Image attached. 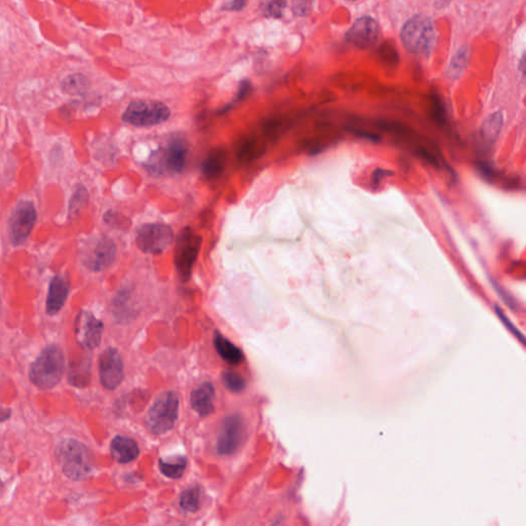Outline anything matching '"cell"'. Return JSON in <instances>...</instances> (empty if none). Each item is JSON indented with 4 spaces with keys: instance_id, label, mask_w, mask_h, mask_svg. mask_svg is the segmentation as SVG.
<instances>
[{
    "instance_id": "obj_34",
    "label": "cell",
    "mask_w": 526,
    "mask_h": 526,
    "mask_svg": "<svg viewBox=\"0 0 526 526\" xmlns=\"http://www.w3.org/2000/svg\"><path fill=\"white\" fill-rule=\"evenodd\" d=\"M433 112H434L435 117L438 119L439 121H444V108H443L442 102L438 97L435 96L433 98Z\"/></svg>"
},
{
    "instance_id": "obj_37",
    "label": "cell",
    "mask_w": 526,
    "mask_h": 526,
    "mask_svg": "<svg viewBox=\"0 0 526 526\" xmlns=\"http://www.w3.org/2000/svg\"><path fill=\"white\" fill-rule=\"evenodd\" d=\"M12 416V410L10 408L0 405V422H6Z\"/></svg>"
},
{
    "instance_id": "obj_18",
    "label": "cell",
    "mask_w": 526,
    "mask_h": 526,
    "mask_svg": "<svg viewBox=\"0 0 526 526\" xmlns=\"http://www.w3.org/2000/svg\"><path fill=\"white\" fill-rule=\"evenodd\" d=\"M92 375V360L88 356L80 357L70 363L68 381L76 387H88Z\"/></svg>"
},
{
    "instance_id": "obj_5",
    "label": "cell",
    "mask_w": 526,
    "mask_h": 526,
    "mask_svg": "<svg viewBox=\"0 0 526 526\" xmlns=\"http://www.w3.org/2000/svg\"><path fill=\"white\" fill-rule=\"evenodd\" d=\"M179 416V397L175 392L160 394L154 399L146 416V426L156 435L172 430Z\"/></svg>"
},
{
    "instance_id": "obj_26",
    "label": "cell",
    "mask_w": 526,
    "mask_h": 526,
    "mask_svg": "<svg viewBox=\"0 0 526 526\" xmlns=\"http://www.w3.org/2000/svg\"><path fill=\"white\" fill-rule=\"evenodd\" d=\"M180 506L185 512H197L200 508V488L198 486L187 488L180 497Z\"/></svg>"
},
{
    "instance_id": "obj_2",
    "label": "cell",
    "mask_w": 526,
    "mask_h": 526,
    "mask_svg": "<svg viewBox=\"0 0 526 526\" xmlns=\"http://www.w3.org/2000/svg\"><path fill=\"white\" fill-rule=\"evenodd\" d=\"M65 373V357L57 344H49L31 364L29 377L31 383L40 390L56 387Z\"/></svg>"
},
{
    "instance_id": "obj_8",
    "label": "cell",
    "mask_w": 526,
    "mask_h": 526,
    "mask_svg": "<svg viewBox=\"0 0 526 526\" xmlns=\"http://www.w3.org/2000/svg\"><path fill=\"white\" fill-rule=\"evenodd\" d=\"M117 257V245L107 236H97L84 244L82 263L91 272H98L110 267Z\"/></svg>"
},
{
    "instance_id": "obj_23",
    "label": "cell",
    "mask_w": 526,
    "mask_h": 526,
    "mask_svg": "<svg viewBox=\"0 0 526 526\" xmlns=\"http://www.w3.org/2000/svg\"><path fill=\"white\" fill-rule=\"evenodd\" d=\"M88 88L90 80L82 73L70 74L64 77L61 82L62 91L71 96H82L88 92Z\"/></svg>"
},
{
    "instance_id": "obj_25",
    "label": "cell",
    "mask_w": 526,
    "mask_h": 526,
    "mask_svg": "<svg viewBox=\"0 0 526 526\" xmlns=\"http://www.w3.org/2000/svg\"><path fill=\"white\" fill-rule=\"evenodd\" d=\"M261 152V146L255 138L247 137L242 139L241 143L238 145V158L242 162H249L253 158H259Z\"/></svg>"
},
{
    "instance_id": "obj_7",
    "label": "cell",
    "mask_w": 526,
    "mask_h": 526,
    "mask_svg": "<svg viewBox=\"0 0 526 526\" xmlns=\"http://www.w3.org/2000/svg\"><path fill=\"white\" fill-rule=\"evenodd\" d=\"M171 110L160 101L137 100L130 103L123 115V121L135 127H154L168 121Z\"/></svg>"
},
{
    "instance_id": "obj_19",
    "label": "cell",
    "mask_w": 526,
    "mask_h": 526,
    "mask_svg": "<svg viewBox=\"0 0 526 526\" xmlns=\"http://www.w3.org/2000/svg\"><path fill=\"white\" fill-rule=\"evenodd\" d=\"M226 167V152L222 148L210 150L202 163V173L210 180L219 178Z\"/></svg>"
},
{
    "instance_id": "obj_32",
    "label": "cell",
    "mask_w": 526,
    "mask_h": 526,
    "mask_svg": "<svg viewBox=\"0 0 526 526\" xmlns=\"http://www.w3.org/2000/svg\"><path fill=\"white\" fill-rule=\"evenodd\" d=\"M494 309H496L497 315H499V318H500L501 320H502L503 323L505 324V326H506L507 328H508V330H510L511 332H512L513 334H514L515 336H516L517 338H518L519 340H521V344L525 346V336L523 335V334L521 333V332L518 331V329H516V327H515L514 325H513L512 323H511L510 320L508 319V318L505 315V313H503L502 309H500V307H498V305H496V307H494Z\"/></svg>"
},
{
    "instance_id": "obj_11",
    "label": "cell",
    "mask_w": 526,
    "mask_h": 526,
    "mask_svg": "<svg viewBox=\"0 0 526 526\" xmlns=\"http://www.w3.org/2000/svg\"><path fill=\"white\" fill-rule=\"evenodd\" d=\"M104 325L88 311H80L75 319L74 332L78 344L88 350L98 348L102 339Z\"/></svg>"
},
{
    "instance_id": "obj_12",
    "label": "cell",
    "mask_w": 526,
    "mask_h": 526,
    "mask_svg": "<svg viewBox=\"0 0 526 526\" xmlns=\"http://www.w3.org/2000/svg\"><path fill=\"white\" fill-rule=\"evenodd\" d=\"M244 435V420L240 414L224 418L217 439V451L220 455H232L241 446Z\"/></svg>"
},
{
    "instance_id": "obj_28",
    "label": "cell",
    "mask_w": 526,
    "mask_h": 526,
    "mask_svg": "<svg viewBox=\"0 0 526 526\" xmlns=\"http://www.w3.org/2000/svg\"><path fill=\"white\" fill-rule=\"evenodd\" d=\"M224 385L232 393H242L246 389V381L236 371H226L222 375Z\"/></svg>"
},
{
    "instance_id": "obj_31",
    "label": "cell",
    "mask_w": 526,
    "mask_h": 526,
    "mask_svg": "<svg viewBox=\"0 0 526 526\" xmlns=\"http://www.w3.org/2000/svg\"><path fill=\"white\" fill-rule=\"evenodd\" d=\"M313 0H292V10L296 16H305L311 12Z\"/></svg>"
},
{
    "instance_id": "obj_17",
    "label": "cell",
    "mask_w": 526,
    "mask_h": 526,
    "mask_svg": "<svg viewBox=\"0 0 526 526\" xmlns=\"http://www.w3.org/2000/svg\"><path fill=\"white\" fill-rule=\"evenodd\" d=\"M110 453L113 459L119 464H128L139 457L137 442L129 437L117 436L110 444Z\"/></svg>"
},
{
    "instance_id": "obj_13",
    "label": "cell",
    "mask_w": 526,
    "mask_h": 526,
    "mask_svg": "<svg viewBox=\"0 0 526 526\" xmlns=\"http://www.w3.org/2000/svg\"><path fill=\"white\" fill-rule=\"evenodd\" d=\"M123 359L119 350L108 348L101 354L99 360V375L105 389L112 391L119 387L125 374Z\"/></svg>"
},
{
    "instance_id": "obj_20",
    "label": "cell",
    "mask_w": 526,
    "mask_h": 526,
    "mask_svg": "<svg viewBox=\"0 0 526 526\" xmlns=\"http://www.w3.org/2000/svg\"><path fill=\"white\" fill-rule=\"evenodd\" d=\"M214 346L222 360L228 364L239 365L245 360L243 350L218 331L214 334Z\"/></svg>"
},
{
    "instance_id": "obj_22",
    "label": "cell",
    "mask_w": 526,
    "mask_h": 526,
    "mask_svg": "<svg viewBox=\"0 0 526 526\" xmlns=\"http://www.w3.org/2000/svg\"><path fill=\"white\" fill-rule=\"evenodd\" d=\"M160 471L163 475L171 478V479H179L184 474L187 466V459L183 455H174V457L160 459L158 462Z\"/></svg>"
},
{
    "instance_id": "obj_39",
    "label": "cell",
    "mask_w": 526,
    "mask_h": 526,
    "mask_svg": "<svg viewBox=\"0 0 526 526\" xmlns=\"http://www.w3.org/2000/svg\"><path fill=\"white\" fill-rule=\"evenodd\" d=\"M4 484L3 482H2V480L0 479V492H1L2 490H3Z\"/></svg>"
},
{
    "instance_id": "obj_30",
    "label": "cell",
    "mask_w": 526,
    "mask_h": 526,
    "mask_svg": "<svg viewBox=\"0 0 526 526\" xmlns=\"http://www.w3.org/2000/svg\"><path fill=\"white\" fill-rule=\"evenodd\" d=\"M104 222L115 228H129L130 222L125 216L121 215L117 212L108 211L104 215Z\"/></svg>"
},
{
    "instance_id": "obj_36",
    "label": "cell",
    "mask_w": 526,
    "mask_h": 526,
    "mask_svg": "<svg viewBox=\"0 0 526 526\" xmlns=\"http://www.w3.org/2000/svg\"><path fill=\"white\" fill-rule=\"evenodd\" d=\"M497 290L499 291L501 297L504 299L505 302H506L508 307H510L512 309H516V302H515L514 299L510 295L507 294L506 291L503 290L502 288H499V287H497Z\"/></svg>"
},
{
    "instance_id": "obj_33",
    "label": "cell",
    "mask_w": 526,
    "mask_h": 526,
    "mask_svg": "<svg viewBox=\"0 0 526 526\" xmlns=\"http://www.w3.org/2000/svg\"><path fill=\"white\" fill-rule=\"evenodd\" d=\"M252 92V84L249 80H242L240 84V88H239L238 93H237L236 99L234 102H241V101L246 99L249 95ZM232 102V103H234Z\"/></svg>"
},
{
    "instance_id": "obj_35",
    "label": "cell",
    "mask_w": 526,
    "mask_h": 526,
    "mask_svg": "<svg viewBox=\"0 0 526 526\" xmlns=\"http://www.w3.org/2000/svg\"><path fill=\"white\" fill-rule=\"evenodd\" d=\"M248 3V0H232L230 3L224 6V10H235V12H239V10H244L245 6Z\"/></svg>"
},
{
    "instance_id": "obj_24",
    "label": "cell",
    "mask_w": 526,
    "mask_h": 526,
    "mask_svg": "<svg viewBox=\"0 0 526 526\" xmlns=\"http://www.w3.org/2000/svg\"><path fill=\"white\" fill-rule=\"evenodd\" d=\"M88 193L84 185H78L70 199L68 215L69 218H75L84 207L88 205Z\"/></svg>"
},
{
    "instance_id": "obj_1",
    "label": "cell",
    "mask_w": 526,
    "mask_h": 526,
    "mask_svg": "<svg viewBox=\"0 0 526 526\" xmlns=\"http://www.w3.org/2000/svg\"><path fill=\"white\" fill-rule=\"evenodd\" d=\"M56 457L63 473L74 481L88 479L96 469V459L91 449L74 439L60 441L56 447Z\"/></svg>"
},
{
    "instance_id": "obj_6",
    "label": "cell",
    "mask_w": 526,
    "mask_h": 526,
    "mask_svg": "<svg viewBox=\"0 0 526 526\" xmlns=\"http://www.w3.org/2000/svg\"><path fill=\"white\" fill-rule=\"evenodd\" d=\"M202 237L189 226L181 230L177 237L174 264L177 276L182 283L191 280L193 266L202 248Z\"/></svg>"
},
{
    "instance_id": "obj_29",
    "label": "cell",
    "mask_w": 526,
    "mask_h": 526,
    "mask_svg": "<svg viewBox=\"0 0 526 526\" xmlns=\"http://www.w3.org/2000/svg\"><path fill=\"white\" fill-rule=\"evenodd\" d=\"M466 64H467V51L466 49H459L457 55L453 58L451 61V67H449V73L451 76H459L465 68Z\"/></svg>"
},
{
    "instance_id": "obj_9",
    "label": "cell",
    "mask_w": 526,
    "mask_h": 526,
    "mask_svg": "<svg viewBox=\"0 0 526 526\" xmlns=\"http://www.w3.org/2000/svg\"><path fill=\"white\" fill-rule=\"evenodd\" d=\"M174 241V232L168 224L154 222L140 226L136 235V245L144 253L164 252Z\"/></svg>"
},
{
    "instance_id": "obj_16",
    "label": "cell",
    "mask_w": 526,
    "mask_h": 526,
    "mask_svg": "<svg viewBox=\"0 0 526 526\" xmlns=\"http://www.w3.org/2000/svg\"><path fill=\"white\" fill-rule=\"evenodd\" d=\"M214 399H215V390L213 385L206 381L191 392V407L200 416L205 418L213 414L215 409Z\"/></svg>"
},
{
    "instance_id": "obj_4",
    "label": "cell",
    "mask_w": 526,
    "mask_h": 526,
    "mask_svg": "<svg viewBox=\"0 0 526 526\" xmlns=\"http://www.w3.org/2000/svg\"><path fill=\"white\" fill-rule=\"evenodd\" d=\"M404 47L414 55L427 56L436 43V29L432 19L418 14L408 20L401 31Z\"/></svg>"
},
{
    "instance_id": "obj_21",
    "label": "cell",
    "mask_w": 526,
    "mask_h": 526,
    "mask_svg": "<svg viewBox=\"0 0 526 526\" xmlns=\"http://www.w3.org/2000/svg\"><path fill=\"white\" fill-rule=\"evenodd\" d=\"M503 127V115L501 112L492 113L486 117L480 129V139L486 146H492L500 136Z\"/></svg>"
},
{
    "instance_id": "obj_15",
    "label": "cell",
    "mask_w": 526,
    "mask_h": 526,
    "mask_svg": "<svg viewBox=\"0 0 526 526\" xmlns=\"http://www.w3.org/2000/svg\"><path fill=\"white\" fill-rule=\"evenodd\" d=\"M69 293V284L62 276H55L51 280L47 297V313L55 315L65 304Z\"/></svg>"
},
{
    "instance_id": "obj_27",
    "label": "cell",
    "mask_w": 526,
    "mask_h": 526,
    "mask_svg": "<svg viewBox=\"0 0 526 526\" xmlns=\"http://www.w3.org/2000/svg\"><path fill=\"white\" fill-rule=\"evenodd\" d=\"M286 5V0H261L259 8L265 18L280 19L284 14Z\"/></svg>"
},
{
    "instance_id": "obj_3",
    "label": "cell",
    "mask_w": 526,
    "mask_h": 526,
    "mask_svg": "<svg viewBox=\"0 0 526 526\" xmlns=\"http://www.w3.org/2000/svg\"><path fill=\"white\" fill-rule=\"evenodd\" d=\"M189 154V143L183 136L170 137L165 147L160 148L150 154L146 160V170L150 174H179L184 170Z\"/></svg>"
},
{
    "instance_id": "obj_38",
    "label": "cell",
    "mask_w": 526,
    "mask_h": 526,
    "mask_svg": "<svg viewBox=\"0 0 526 526\" xmlns=\"http://www.w3.org/2000/svg\"><path fill=\"white\" fill-rule=\"evenodd\" d=\"M451 1V0H434L435 5L437 8H445V6L449 5Z\"/></svg>"
},
{
    "instance_id": "obj_14",
    "label": "cell",
    "mask_w": 526,
    "mask_h": 526,
    "mask_svg": "<svg viewBox=\"0 0 526 526\" xmlns=\"http://www.w3.org/2000/svg\"><path fill=\"white\" fill-rule=\"evenodd\" d=\"M379 36V24L371 16H362L355 21L346 33V41L361 49L372 47L376 43Z\"/></svg>"
},
{
    "instance_id": "obj_10",
    "label": "cell",
    "mask_w": 526,
    "mask_h": 526,
    "mask_svg": "<svg viewBox=\"0 0 526 526\" xmlns=\"http://www.w3.org/2000/svg\"><path fill=\"white\" fill-rule=\"evenodd\" d=\"M37 219V212L30 201H21L10 214L8 222L10 240L14 246L24 244L30 236Z\"/></svg>"
}]
</instances>
